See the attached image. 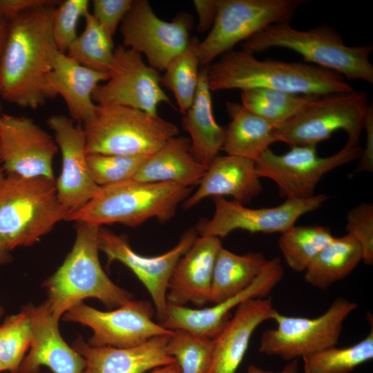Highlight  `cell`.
<instances>
[{
    "instance_id": "obj_13",
    "label": "cell",
    "mask_w": 373,
    "mask_h": 373,
    "mask_svg": "<svg viewBox=\"0 0 373 373\" xmlns=\"http://www.w3.org/2000/svg\"><path fill=\"white\" fill-rule=\"evenodd\" d=\"M153 315V307L149 301L132 299L109 312L95 309L82 302L67 311L63 319L90 327L93 334L87 343L90 346L127 348L173 333L155 323Z\"/></svg>"
},
{
    "instance_id": "obj_20",
    "label": "cell",
    "mask_w": 373,
    "mask_h": 373,
    "mask_svg": "<svg viewBox=\"0 0 373 373\" xmlns=\"http://www.w3.org/2000/svg\"><path fill=\"white\" fill-rule=\"evenodd\" d=\"M23 309L30 321V350L16 373H40L42 366L53 373H83L84 358L64 341L58 328L59 320L53 316L47 303L37 307L28 305Z\"/></svg>"
},
{
    "instance_id": "obj_16",
    "label": "cell",
    "mask_w": 373,
    "mask_h": 373,
    "mask_svg": "<svg viewBox=\"0 0 373 373\" xmlns=\"http://www.w3.org/2000/svg\"><path fill=\"white\" fill-rule=\"evenodd\" d=\"M197 235L195 229L188 230L171 250L156 256H145L135 252L124 237L100 227L98 247L106 255L109 263L119 261L135 274L151 296L157 317L162 321L166 309L168 285L173 271Z\"/></svg>"
},
{
    "instance_id": "obj_7",
    "label": "cell",
    "mask_w": 373,
    "mask_h": 373,
    "mask_svg": "<svg viewBox=\"0 0 373 373\" xmlns=\"http://www.w3.org/2000/svg\"><path fill=\"white\" fill-rule=\"evenodd\" d=\"M82 126L87 154L151 155L179 133L158 115L119 105H97L94 117Z\"/></svg>"
},
{
    "instance_id": "obj_8",
    "label": "cell",
    "mask_w": 373,
    "mask_h": 373,
    "mask_svg": "<svg viewBox=\"0 0 373 373\" xmlns=\"http://www.w3.org/2000/svg\"><path fill=\"white\" fill-rule=\"evenodd\" d=\"M369 106L367 95L363 90L318 96L276 128L274 133L278 142L290 146H316L342 130L347 133V142L359 144Z\"/></svg>"
},
{
    "instance_id": "obj_41",
    "label": "cell",
    "mask_w": 373,
    "mask_h": 373,
    "mask_svg": "<svg viewBox=\"0 0 373 373\" xmlns=\"http://www.w3.org/2000/svg\"><path fill=\"white\" fill-rule=\"evenodd\" d=\"M133 0H94L93 16L112 39L123 19L132 7Z\"/></svg>"
},
{
    "instance_id": "obj_46",
    "label": "cell",
    "mask_w": 373,
    "mask_h": 373,
    "mask_svg": "<svg viewBox=\"0 0 373 373\" xmlns=\"http://www.w3.org/2000/svg\"><path fill=\"white\" fill-rule=\"evenodd\" d=\"M10 20L0 15V61L6 45Z\"/></svg>"
},
{
    "instance_id": "obj_24",
    "label": "cell",
    "mask_w": 373,
    "mask_h": 373,
    "mask_svg": "<svg viewBox=\"0 0 373 373\" xmlns=\"http://www.w3.org/2000/svg\"><path fill=\"white\" fill-rule=\"evenodd\" d=\"M256 171L255 162L249 159L218 155L208 166L197 191L184 202L190 209L209 197L230 195L244 204L258 196L263 190Z\"/></svg>"
},
{
    "instance_id": "obj_48",
    "label": "cell",
    "mask_w": 373,
    "mask_h": 373,
    "mask_svg": "<svg viewBox=\"0 0 373 373\" xmlns=\"http://www.w3.org/2000/svg\"><path fill=\"white\" fill-rule=\"evenodd\" d=\"M149 373H181L176 363L155 368Z\"/></svg>"
},
{
    "instance_id": "obj_37",
    "label": "cell",
    "mask_w": 373,
    "mask_h": 373,
    "mask_svg": "<svg viewBox=\"0 0 373 373\" xmlns=\"http://www.w3.org/2000/svg\"><path fill=\"white\" fill-rule=\"evenodd\" d=\"M30 341V321L23 309L6 318L0 325V363L4 371L17 372Z\"/></svg>"
},
{
    "instance_id": "obj_12",
    "label": "cell",
    "mask_w": 373,
    "mask_h": 373,
    "mask_svg": "<svg viewBox=\"0 0 373 373\" xmlns=\"http://www.w3.org/2000/svg\"><path fill=\"white\" fill-rule=\"evenodd\" d=\"M193 17L181 12L171 21L159 18L146 0H133L120 24L124 47L146 57L149 65L164 71L168 64L188 46Z\"/></svg>"
},
{
    "instance_id": "obj_26",
    "label": "cell",
    "mask_w": 373,
    "mask_h": 373,
    "mask_svg": "<svg viewBox=\"0 0 373 373\" xmlns=\"http://www.w3.org/2000/svg\"><path fill=\"white\" fill-rule=\"evenodd\" d=\"M207 169L192 154L189 138L177 135L150 155L132 180L176 183L192 187L200 183Z\"/></svg>"
},
{
    "instance_id": "obj_15",
    "label": "cell",
    "mask_w": 373,
    "mask_h": 373,
    "mask_svg": "<svg viewBox=\"0 0 373 373\" xmlns=\"http://www.w3.org/2000/svg\"><path fill=\"white\" fill-rule=\"evenodd\" d=\"M92 98L97 105H119L139 109L157 116L161 103L171 104L161 84L159 72L147 65L139 52L119 46L111 76L99 84Z\"/></svg>"
},
{
    "instance_id": "obj_39",
    "label": "cell",
    "mask_w": 373,
    "mask_h": 373,
    "mask_svg": "<svg viewBox=\"0 0 373 373\" xmlns=\"http://www.w3.org/2000/svg\"><path fill=\"white\" fill-rule=\"evenodd\" d=\"M89 4L88 0H66L61 1L55 8L52 32L59 51L66 53L77 37L78 21L89 12Z\"/></svg>"
},
{
    "instance_id": "obj_47",
    "label": "cell",
    "mask_w": 373,
    "mask_h": 373,
    "mask_svg": "<svg viewBox=\"0 0 373 373\" xmlns=\"http://www.w3.org/2000/svg\"><path fill=\"white\" fill-rule=\"evenodd\" d=\"M10 250L6 247L0 238V265L10 262L12 257L10 253Z\"/></svg>"
},
{
    "instance_id": "obj_49",
    "label": "cell",
    "mask_w": 373,
    "mask_h": 373,
    "mask_svg": "<svg viewBox=\"0 0 373 373\" xmlns=\"http://www.w3.org/2000/svg\"><path fill=\"white\" fill-rule=\"evenodd\" d=\"M4 171L2 168H0V185L5 178L6 175L4 174Z\"/></svg>"
},
{
    "instance_id": "obj_50",
    "label": "cell",
    "mask_w": 373,
    "mask_h": 373,
    "mask_svg": "<svg viewBox=\"0 0 373 373\" xmlns=\"http://www.w3.org/2000/svg\"><path fill=\"white\" fill-rule=\"evenodd\" d=\"M1 104H0V132H1Z\"/></svg>"
},
{
    "instance_id": "obj_34",
    "label": "cell",
    "mask_w": 373,
    "mask_h": 373,
    "mask_svg": "<svg viewBox=\"0 0 373 373\" xmlns=\"http://www.w3.org/2000/svg\"><path fill=\"white\" fill-rule=\"evenodd\" d=\"M199 42L196 37L191 38L186 48L168 64L161 76L162 86L173 93L182 115L192 105L198 87Z\"/></svg>"
},
{
    "instance_id": "obj_38",
    "label": "cell",
    "mask_w": 373,
    "mask_h": 373,
    "mask_svg": "<svg viewBox=\"0 0 373 373\" xmlns=\"http://www.w3.org/2000/svg\"><path fill=\"white\" fill-rule=\"evenodd\" d=\"M150 155H115L87 154V163L93 181L107 186L132 180Z\"/></svg>"
},
{
    "instance_id": "obj_30",
    "label": "cell",
    "mask_w": 373,
    "mask_h": 373,
    "mask_svg": "<svg viewBox=\"0 0 373 373\" xmlns=\"http://www.w3.org/2000/svg\"><path fill=\"white\" fill-rule=\"evenodd\" d=\"M362 260V248L352 235L334 237L304 271L305 281L315 288L326 289L349 276Z\"/></svg>"
},
{
    "instance_id": "obj_44",
    "label": "cell",
    "mask_w": 373,
    "mask_h": 373,
    "mask_svg": "<svg viewBox=\"0 0 373 373\" xmlns=\"http://www.w3.org/2000/svg\"><path fill=\"white\" fill-rule=\"evenodd\" d=\"M50 0H0V15L11 20L21 12L42 6Z\"/></svg>"
},
{
    "instance_id": "obj_6",
    "label": "cell",
    "mask_w": 373,
    "mask_h": 373,
    "mask_svg": "<svg viewBox=\"0 0 373 373\" xmlns=\"http://www.w3.org/2000/svg\"><path fill=\"white\" fill-rule=\"evenodd\" d=\"M69 214L55 180L6 174L0 185V238L10 250L32 245Z\"/></svg>"
},
{
    "instance_id": "obj_3",
    "label": "cell",
    "mask_w": 373,
    "mask_h": 373,
    "mask_svg": "<svg viewBox=\"0 0 373 373\" xmlns=\"http://www.w3.org/2000/svg\"><path fill=\"white\" fill-rule=\"evenodd\" d=\"M242 50L255 55L271 48H283L301 55L307 64L334 71L348 80L373 84L370 44L348 46L341 35L328 25L306 30L289 23L271 24L242 43Z\"/></svg>"
},
{
    "instance_id": "obj_21",
    "label": "cell",
    "mask_w": 373,
    "mask_h": 373,
    "mask_svg": "<svg viewBox=\"0 0 373 373\" xmlns=\"http://www.w3.org/2000/svg\"><path fill=\"white\" fill-rule=\"evenodd\" d=\"M222 247L219 238H196L173 271L168 285V303L185 306L191 303L202 307L209 303L215 262Z\"/></svg>"
},
{
    "instance_id": "obj_51",
    "label": "cell",
    "mask_w": 373,
    "mask_h": 373,
    "mask_svg": "<svg viewBox=\"0 0 373 373\" xmlns=\"http://www.w3.org/2000/svg\"><path fill=\"white\" fill-rule=\"evenodd\" d=\"M2 313H3V309L0 305V316H1Z\"/></svg>"
},
{
    "instance_id": "obj_5",
    "label": "cell",
    "mask_w": 373,
    "mask_h": 373,
    "mask_svg": "<svg viewBox=\"0 0 373 373\" xmlns=\"http://www.w3.org/2000/svg\"><path fill=\"white\" fill-rule=\"evenodd\" d=\"M191 189L176 183L133 180L99 186L93 198L66 220L99 227L119 223L135 227L151 218L166 222L174 217Z\"/></svg>"
},
{
    "instance_id": "obj_2",
    "label": "cell",
    "mask_w": 373,
    "mask_h": 373,
    "mask_svg": "<svg viewBox=\"0 0 373 373\" xmlns=\"http://www.w3.org/2000/svg\"><path fill=\"white\" fill-rule=\"evenodd\" d=\"M211 91L267 88L323 96L354 88L340 74L307 63L259 60L243 50H231L207 66Z\"/></svg>"
},
{
    "instance_id": "obj_27",
    "label": "cell",
    "mask_w": 373,
    "mask_h": 373,
    "mask_svg": "<svg viewBox=\"0 0 373 373\" xmlns=\"http://www.w3.org/2000/svg\"><path fill=\"white\" fill-rule=\"evenodd\" d=\"M182 124L190 135L191 150L195 158L209 166L221 151L225 129L214 117L211 91L207 81V66L200 70L199 80L192 105L183 115Z\"/></svg>"
},
{
    "instance_id": "obj_35",
    "label": "cell",
    "mask_w": 373,
    "mask_h": 373,
    "mask_svg": "<svg viewBox=\"0 0 373 373\" xmlns=\"http://www.w3.org/2000/svg\"><path fill=\"white\" fill-rule=\"evenodd\" d=\"M373 358V327L357 343L339 348L329 347L303 358L305 373H349Z\"/></svg>"
},
{
    "instance_id": "obj_23",
    "label": "cell",
    "mask_w": 373,
    "mask_h": 373,
    "mask_svg": "<svg viewBox=\"0 0 373 373\" xmlns=\"http://www.w3.org/2000/svg\"><path fill=\"white\" fill-rule=\"evenodd\" d=\"M169 336L154 337L127 348L90 346L79 337L73 348L85 360L83 373H145L176 363L166 350Z\"/></svg>"
},
{
    "instance_id": "obj_11",
    "label": "cell",
    "mask_w": 373,
    "mask_h": 373,
    "mask_svg": "<svg viewBox=\"0 0 373 373\" xmlns=\"http://www.w3.org/2000/svg\"><path fill=\"white\" fill-rule=\"evenodd\" d=\"M316 146H292L282 155L270 149L255 162L258 176L268 178L287 199H306L314 195L316 184L327 173L359 157V144L346 142L327 157L318 155Z\"/></svg>"
},
{
    "instance_id": "obj_29",
    "label": "cell",
    "mask_w": 373,
    "mask_h": 373,
    "mask_svg": "<svg viewBox=\"0 0 373 373\" xmlns=\"http://www.w3.org/2000/svg\"><path fill=\"white\" fill-rule=\"evenodd\" d=\"M267 261L260 252L238 255L222 247L215 262L209 303H219L246 289Z\"/></svg>"
},
{
    "instance_id": "obj_25",
    "label": "cell",
    "mask_w": 373,
    "mask_h": 373,
    "mask_svg": "<svg viewBox=\"0 0 373 373\" xmlns=\"http://www.w3.org/2000/svg\"><path fill=\"white\" fill-rule=\"evenodd\" d=\"M110 76L84 67L58 50L48 82L56 96L59 95L64 100L70 117L84 124L91 120L97 111V104L92 98L93 91Z\"/></svg>"
},
{
    "instance_id": "obj_19",
    "label": "cell",
    "mask_w": 373,
    "mask_h": 373,
    "mask_svg": "<svg viewBox=\"0 0 373 373\" xmlns=\"http://www.w3.org/2000/svg\"><path fill=\"white\" fill-rule=\"evenodd\" d=\"M75 122L63 115H52L47 119L61 153V171L55 182L57 194L70 213L86 204L99 188L88 169L82 124Z\"/></svg>"
},
{
    "instance_id": "obj_4",
    "label": "cell",
    "mask_w": 373,
    "mask_h": 373,
    "mask_svg": "<svg viewBox=\"0 0 373 373\" xmlns=\"http://www.w3.org/2000/svg\"><path fill=\"white\" fill-rule=\"evenodd\" d=\"M99 226L78 222L74 245L63 264L45 283L46 300L53 316L59 318L84 299L94 298L108 307H119L133 299L106 274L98 256Z\"/></svg>"
},
{
    "instance_id": "obj_9",
    "label": "cell",
    "mask_w": 373,
    "mask_h": 373,
    "mask_svg": "<svg viewBox=\"0 0 373 373\" xmlns=\"http://www.w3.org/2000/svg\"><path fill=\"white\" fill-rule=\"evenodd\" d=\"M305 0H219L214 23L199 42L200 65L207 66L220 55L231 50L265 28L290 23Z\"/></svg>"
},
{
    "instance_id": "obj_45",
    "label": "cell",
    "mask_w": 373,
    "mask_h": 373,
    "mask_svg": "<svg viewBox=\"0 0 373 373\" xmlns=\"http://www.w3.org/2000/svg\"><path fill=\"white\" fill-rule=\"evenodd\" d=\"M298 363L297 360L290 361L285 367L278 372H272L263 370L256 365H251L249 366L246 373H298Z\"/></svg>"
},
{
    "instance_id": "obj_1",
    "label": "cell",
    "mask_w": 373,
    "mask_h": 373,
    "mask_svg": "<svg viewBox=\"0 0 373 373\" xmlns=\"http://www.w3.org/2000/svg\"><path fill=\"white\" fill-rule=\"evenodd\" d=\"M60 2L50 0L10 20L0 61V96L5 101L36 109L57 97L48 78L58 51L52 20Z\"/></svg>"
},
{
    "instance_id": "obj_17",
    "label": "cell",
    "mask_w": 373,
    "mask_h": 373,
    "mask_svg": "<svg viewBox=\"0 0 373 373\" xmlns=\"http://www.w3.org/2000/svg\"><path fill=\"white\" fill-rule=\"evenodd\" d=\"M57 149L55 138L32 119L1 115L0 161L6 174L55 180L52 161Z\"/></svg>"
},
{
    "instance_id": "obj_31",
    "label": "cell",
    "mask_w": 373,
    "mask_h": 373,
    "mask_svg": "<svg viewBox=\"0 0 373 373\" xmlns=\"http://www.w3.org/2000/svg\"><path fill=\"white\" fill-rule=\"evenodd\" d=\"M240 96L242 105L275 128L294 117L318 97L267 88L242 90Z\"/></svg>"
},
{
    "instance_id": "obj_52",
    "label": "cell",
    "mask_w": 373,
    "mask_h": 373,
    "mask_svg": "<svg viewBox=\"0 0 373 373\" xmlns=\"http://www.w3.org/2000/svg\"><path fill=\"white\" fill-rule=\"evenodd\" d=\"M3 371H4V370H3V367H2V365H1V364L0 363V372H3Z\"/></svg>"
},
{
    "instance_id": "obj_32",
    "label": "cell",
    "mask_w": 373,
    "mask_h": 373,
    "mask_svg": "<svg viewBox=\"0 0 373 373\" xmlns=\"http://www.w3.org/2000/svg\"><path fill=\"white\" fill-rule=\"evenodd\" d=\"M84 19V31L72 42L66 54L84 67L111 74L115 59L113 39L90 12Z\"/></svg>"
},
{
    "instance_id": "obj_42",
    "label": "cell",
    "mask_w": 373,
    "mask_h": 373,
    "mask_svg": "<svg viewBox=\"0 0 373 373\" xmlns=\"http://www.w3.org/2000/svg\"><path fill=\"white\" fill-rule=\"evenodd\" d=\"M366 141L364 149L361 151L359 162L356 168V173L373 171V108L369 106L364 124Z\"/></svg>"
},
{
    "instance_id": "obj_43",
    "label": "cell",
    "mask_w": 373,
    "mask_h": 373,
    "mask_svg": "<svg viewBox=\"0 0 373 373\" xmlns=\"http://www.w3.org/2000/svg\"><path fill=\"white\" fill-rule=\"evenodd\" d=\"M219 0H193V4L198 17L197 30L205 32L212 28L218 11Z\"/></svg>"
},
{
    "instance_id": "obj_18",
    "label": "cell",
    "mask_w": 373,
    "mask_h": 373,
    "mask_svg": "<svg viewBox=\"0 0 373 373\" xmlns=\"http://www.w3.org/2000/svg\"><path fill=\"white\" fill-rule=\"evenodd\" d=\"M283 276L284 269L280 259L276 257L268 260L249 287L211 307L192 309L167 303L161 325L170 330L183 329L198 336L213 339L231 318V309L247 299L267 297Z\"/></svg>"
},
{
    "instance_id": "obj_22",
    "label": "cell",
    "mask_w": 373,
    "mask_h": 373,
    "mask_svg": "<svg viewBox=\"0 0 373 373\" xmlns=\"http://www.w3.org/2000/svg\"><path fill=\"white\" fill-rule=\"evenodd\" d=\"M236 309L213 339V357L207 373H235L256 329L262 323L272 320L277 311L270 297L247 299Z\"/></svg>"
},
{
    "instance_id": "obj_36",
    "label": "cell",
    "mask_w": 373,
    "mask_h": 373,
    "mask_svg": "<svg viewBox=\"0 0 373 373\" xmlns=\"http://www.w3.org/2000/svg\"><path fill=\"white\" fill-rule=\"evenodd\" d=\"M166 350L181 373H207L211 364L213 342L211 338L175 329L169 337Z\"/></svg>"
},
{
    "instance_id": "obj_28",
    "label": "cell",
    "mask_w": 373,
    "mask_h": 373,
    "mask_svg": "<svg viewBox=\"0 0 373 373\" xmlns=\"http://www.w3.org/2000/svg\"><path fill=\"white\" fill-rule=\"evenodd\" d=\"M231 122L225 128L221 151L256 162L270 145L278 142L275 128L243 105L227 102Z\"/></svg>"
},
{
    "instance_id": "obj_14",
    "label": "cell",
    "mask_w": 373,
    "mask_h": 373,
    "mask_svg": "<svg viewBox=\"0 0 373 373\" xmlns=\"http://www.w3.org/2000/svg\"><path fill=\"white\" fill-rule=\"evenodd\" d=\"M215 205L211 218L201 220L195 230L200 236L224 238L240 229L250 233H283L295 225L298 219L318 209L329 197L318 194L306 199H287L281 204L252 209L224 197H213Z\"/></svg>"
},
{
    "instance_id": "obj_33",
    "label": "cell",
    "mask_w": 373,
    "mask_h": 373,
    "mask_svg": "<svg viewBox=\"0 0 373 373\" xmlns=\"http://www.w3.org/2000/svg\"><path fill=\"white\" fill-rule=\"evenodd\" d=\"M334 238L327 227L294 225L282 233L278 245L289 268L303 272Z\"/></svg>"
},
{
    "instance_id": "obj_10",
    "label": "cell",
    "mask_w": 373,
    "mask_h": 373,
    "mask_svg": "<svg viewBox=\"0 0 373 373\" xmlns=\"http://www.w3.org/2000/svg\"><path fill=\"white\" fill-rule=\"evenodd\" d=\"M357 307L356 303L338 297L316 318L289 316L276 311L272 320L277 326L263 332L258 350L290 361L335 346L344 322Z\"/></svg>"
},
{
    "instance_id": "obj_40",
    "label": "cell",
    "mask_w": 373,
    "mask_h": 373,
    "mask_svg": "<svg viewBox=\"0 0 373 373\" xmlns=\"http://www.w3.org/2000/svg\"><path fill=\"white\" fill-rule=\"evenodd\" d=\"M345 229L360 244L363 251L362 261L373 264V204L361 202L351 209L346 218Z\"/></svg>"
}]
</instances>
